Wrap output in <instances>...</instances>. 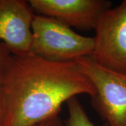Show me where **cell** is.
<instances>
[{
  "instance_id": "7",
  "label": "cell",
  "mask_w": 126,
  "mask_h": 126,
  "mask_svg": "<svg viewBox=\"0 0 126 126\" xmlns=\"http://www.w3.org/2000/svg\"><path fill=\"white\" fill-rule=\"evenodd\" d=\"M67 104L69 116L64 126H95L88 116L85 109L77 97L69 99ZM102 126H108V125L104 123Z\"/></svg>"
},
{
  "instance_id": "4",
  "label": "cell",
  "mask_w": 126,
  "mask_h": 126,
  "mask_svg": "<svg viewBox=\"0 0 126 126\" xmlns=\"http://www.w3.org/2000/svg\"><path fill=\"white\" fill-rule=\"evenodd\" d=\"M94 30V46L90 57L104 67L126 74V0L105 11Z\"/></svg>"
},
{
  "instance_id": "10",
  "label": "cell",
  "mask_w": 126,
  "mask_h": 126,
  "mask_svg": "<svg viewBox=\"0 0 126 126\" xmlns=\"http://www.w3.org/2000/svg\"><path fill=\"white\" fill-rule=\"evenodd\" d=\"M0 126H4V108L0 91Z\"/></svg>"
},
{
  "instance_id": "5",
  "label": "cell",
  "mask_w": 126,
  "mask_h": 126,
  "mask_svg": "<svg viewBox=\"0 0 126 126\" xmlns=\"http://www.w3.org/2000/svg\"><path fill=\"white\" fill-rule=\"evenodd\" d=\"M36 15L54 18L70 27L94 30L100 16L111 8L107 0H29Z\"/></svg>"
},
{
  "instance_id": "8",
  "label": "cell",
  "mask_w": 126,
  "mask_h": 126,
  "mask_svg": "<svg viewBox=\"0 0 126 126\" xmlns=\"http://www.w3.org/2000/svg\"><path fill=\"white\" fill-rule=\"evenodd\" d=\"M12 55L6 46L0 42V89L9 70Z\"/></svg>"
},
{
  "instance_id": "3",
  "label": "cell",
  "mask_w": 126,
  "mask_h": 126,
  "mask_svg": "<svg viewBox=\"0 0 126 126\" xmlns=\"http://www.w3.org/2000/svg\"><path fill=\"white\" fill-rule=\"evenodd\" d=\"M74 62L94 88L91 103L101 118L108 126H126V74L104 67L90 56Z\"/></svg>"
},
{
  "instance_id": "6",
  "label": "cell",
  "mask_w": 126,
  "mask_h": 126,
  "mask_svg": "<svg viewBox=\"0 0 126 126\" xmlns=\"http://www.w3.org/2000/svg\"><path fill=\"white\" fill-rule=\"evenodd\" d=\"M34 16L28 1L0 0V42L13 55L30 54Z\"/></svg>"
},
{
  "instance_id": "9",
  "label": "cell",
  "mask_w": 126,
  "mask_h": 126,
  "mask_svg": "<svg viewBox=\"0 0 126 126\" xmlns=\"http://www.w3.org/2000/svg\"><path fill=\"white\" fill-rule=\"evenodd\" d=\"M36 126H64L60 116H55Z\"/></svg>"
},
{
  "instance_id": "2",
  "label": "cell",
  "mask_w": 126,
  "mask_h": 126,
  "mask_svg": "<svg viewBox=\"0 0 126 126\" xmlns=\"http://www.w3.org/2000/svg\"><path fill=\"white\" fill-rule=\"evenodd\" d=\"M30 54L53 62H74L91 56L94 37L81 35L54 18L36 15L32 25Z\"/></svg>"
},
{
  "instance_id": "1",
  "label": "cell",
  "mask_w": 126,
  "mask_h": 126,
  "mask_svg": "<svg viewBox=\"0 0 126 126\" xmlns=\"http://www.w3.org/2000/svg\"><path fill=\"white\" fill-rule=\"evenodd\" d=\"M4 126H36L59 115L77 95L94 93L75 62H53L33 55H12L1 87Z\"/></svg>"
}]
</instances>
